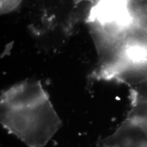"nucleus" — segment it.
<instances>
[{
  "label": "nucleus",
  "mask_w": 147,
  "mask_h": 147,
  "mask_svg": "<svg viewBox=\"0 0 147 147\" xmlns=\"http://www.w3.org/2000/svg\"><path fill=\"white\" fill-rule=\"evenodd\" d=\"M1 123L28 147H44L62 122L49 98L20 107L1 106Z\"/></svg>",
  "instance_id": "nucleus-1"
},
{
  "label": "nucleus",
  "mask_w": 147,
  "mask_h": 147,
  "mask_svg": "<svg viewBox=\"0 0 147 147\" xmlns=\"http://www.w3.org/2000/svg\"><path fill=\"white\" fill-rule=\"evenodd\" d=\"M106 147H147V129L137 121L127 117L112 135L101 141Z\"/></svg>",
  "instance_id": "nucleus-2"
},
{
  "label": "nucleus",
  "mask_w": 147,
  "mask_h": 147,
  "mask_svg": "<svg viewBox=\"0 0 147 147\" xmlns=\"http://www.w3.org/2000/svg\"><path fill=\"white\" fill-rule=\"evenodd\" d=\"M49 98L47 93L38 82H24L3 92L1 106L20 107L36 104Z\"/></svg>",
  "instance_id": "nucleus-3"
},
{
  "label": "nucleus",
  "mask_w": 147,
  "mask_h": 147,
  "mask_svg": "<svg viewBox=\"0 0 147 147\" xmlns=\"http://www.w3.org/2000/svg\"><path fill=\"white\" fill-rule=\"evenodd\" d=\"M99 147H106V146H102V145H100V146Z\"/></svg>",
  "instance_id": "nucleus-4"
}]
</instances>
